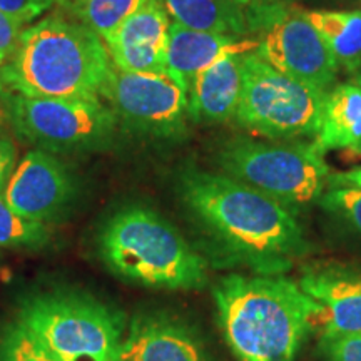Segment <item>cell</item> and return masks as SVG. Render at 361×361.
Instances as JSON below:
<instances>
[{
    "mask_svg": "<svg viewBox=\"0 0 361 361\" xmlns=\"http://www.w3.org/2000/svg\"><path fill=\"white\" fill-rule=\"evenodd\" d=\"M178 191L223 250L258 274H283L310 250L290 207L223 173L184 168Z\"/></svg>",
    "mask_w": 361,
    "mask_h": 361,
    "instance_id": "6da1fadb",
    "label": "cell"
},
{
    "mask_svg": "<svg viewBox=\"0 0 361 361\" xmlns=\"http://www.w3.org/2000/svg\"><path fill=\"white\" fill-rule=\"evenodd\" d=\"M114 72L106 44L72 13H51L19 35L0 67V94L102 99Z\"/></svg>",
    "mask_w": 361,
    "mask_h": 361,
    "instance_id": "7a4b0ae2",
    "label": "cell"
},
{
    "mask_svg": "<svg viewBox=\"0 0 361 361\" xmlns=\"http://www.w3.org/2000/svg\"><path fill=\"white\" fill-rule=\"evenodd\" d=\"M218 322L238 361H293L318 306L283 274H228L213 288Z\"/></svg>",
    "mask_w": 361,
    "mask_h": 361,
    "instance_id": "3957f363",
    "label": "cell"
},
{
    "mask_svg": "<svg viewBox=\"0 0 361 361\" xmlns=\"http://www.w3.org/2000/svg\"><path fill=\"white\" fill-rule=\"evenodd\" d=\"M99 256L116 276L149 288L201 290L207 264L174 224L151 207L129 204L102 226Z\"/></svg>",
    "mask_w": 361,
    "mask_h": 361,
    "instance_id": "277c9868",
    "label": "cell"
},
{
    "mask_svg": "<svg viewBox=\"0 0 361 361\" xmlns=\"http://www.w3.org/2000/svg\"><path fill=\"white\" fill-rule=\"evenodd\" d=\"M17 319L61 361H116L126 326L121 311L69 288L24 296Z\"/></svg>",
    "mask_w": 361,
    "mask_h": 361,
    "instance_id": "5b68a950",
    "label": "cell"
},
{
    "mask_svg": "<svg viewBox=\"0 0 361 361\" xmlns=\"http://www.w3.org/2000/svg\"><path fill=\"white\" fill-rule=\"evenodd\" d=\"M221 173L255 188L295 211L318 201L329 179L323 151L314 142H261L234 137L216 152Z\"/></svg>",
    "mask_w": 361,
    "mask_h": 361,
    "instance_id": "8992f818",
    "label": "cell"
},
{
    "mask_svg": "<svg viewBox=\"0 0 361 361\" xmlns=\"http://www.w3.org/2000/svg\"><path fill=\"white\" fill-rule=\"evenodd\" d=\"M8 124L24 142L51 154H85L114 141L117 119L101 99L0 94Z\"/></svg>",
    "mask_w": 361,
    "mask_h": 361,
    "instance_id": "52a82bcc",
    "label": "cell"
},
{
    "mask_svg": "<svg viewBox=\"0 0 361 361\" xmlns=\"http://www.w3.org/2000/svg\"><path fill=\"white\" fill-rule=\"evenodd\" d=\"M324 97L326 94L286 78L250 52L243 56V85L234 119L241 128L274 141L316 137Z\"/></svg>",
    "mask_w": 361,
    "mask_h": 361,
    "instance_id": "ba28073f",
    "label": "cell"
},
{
    "mask_svg": "<svg viewBox=\"0 0 361 361\" xmlns=\"http://www.w3.org/2000/svg\"><path fill=\"white\" fill-rule=\"evenodd\" d=\"M117 124L157 141L188 134V94L168 74H133L114 67L106 96Z\"/></svg>",
    "mask_w": 361,
    "mask_h": 361,
    "instance_id": "9c48e42d",
    "label": "cell"
},
{
    "mask_svg": "<svg viewBox=\"0 0 361 361\" xmlns=\"http://www.w3.org/2000/svg\"><path fill=\"white\" fill-rule=\"evenodd\" d=\"M259 37L255 52L286 78L323 94L335 87L340 66L305 12L288 7Z\"/></svg>",
    "mask_w": 361,
    "mask_h": 361,
    "instance_id": "30bf717a",
    "label": "cell"
},
{
    "mask_svg": "<svg viewBox=\"0 0 361 361\" xmlns=\"http://www.w3.org/2000/svg\"><path fill=\"white\" fill-rule=\"evenodd\" d=\"M4 197L16 213L27 219L57 223L78 202L79 180L56 154L34 149L13 168Z\"/></svg>",
    "mask_w": 361,
    "mask_h": 361,
    "instance_id": "8fae6325",
    "label": "cell"
},
{
    "mask_svg": "<svg viewBox=\"0 0 361 361\" xmlns=\"http://www.w3.org/2000/svg\"><path fill=\"white\" fill-rule=\"evenodd\" d=\"M298 284L318 306L322 338L361 331V264L319 261L305 266Z\"/></svg>",
    "mask_w": 361,
    "mask_h": 361,
    "instance_id": "7c38bea8",
    "label": "cell"
},
{
    "mask_svg": "<svg viewBox=\"0 0 361 361\" xmlns=\"http://www.w3.org/2000/svg\"><path fill=\"white\" fill-rule=\"evenodd\" d=\"M169 13L161 0H146L109 39L104 40L112 66L133 74H166Z\"/></svg>",
    "mask_w": 361,
    "mask_h": 361,
    "instance_id": "4fadbf2b",
    "label": "cell"
},
{
    "mask_svg": "<svg viewBox=\"0 0 361 361\" xmlns=\"http://www.w3.org/2000/svg\"><path fill=\"white\" fill-rule=\"evenodd\" d=\"M116 361H211L204 343L186 322L164 311L130 322Z\"/></svg>",
    "mask_w": 361,
    "mask_h": 361,
    "instance_id": "5bb4252c",
    "label": "cell"
},
{
    "mask_svg": "<svg viewBox=\"0 0 361 361\" xmlns=\"http://www.w3.org/2000/svg\"><path fill=\"white\" fill-rule=\"evenodd\" d=\"M169 17L189 29L229 37L261 35L288 6H269L259 0H161Z\"/></svg>",
    "mask_w": 361,
    "mask_h": 361,
    "instance_id": "9a60e30c",
    "label": "cell"
},
{
    "mask_svg": "<svg viewBox=\"0 0 361 361\" xmlns=\"http://www.w3.org/2000/svg\"><path fill=\"white\" fill-rule=\"evenodd\" d=\"M258 45L259 40L189 29L173 20L166 47V74L189 94L194 80L207 67L233 54L255 52Z\"/></svg>",
    "mask_w": 361,
    "mask_h": 361,
    "instance_id": "2e32d148",
    "label": "cell"
},
{
    "mask_svg": "<svg viewBox=\"0 0 361 361\" xmlns=\"http://www.w3.org/2000/svg\"><path fill=\"white\" fill-rule=\"evenodd\" d=\"M243 56L233 54L202 71L188 94V117L196 124L234 119L243 85Z\"/></svg>",
    "mask_w": 361,
    "mask_h": 361,
    "instance_id": "e0dca14e",
    "label": "cell"
},
{
    "mask_svg": "<svg viewBox=\"0 0 361 361\" xmlns=\"http://www.w3.org/2000/svg\"><path fill=\"white\" fill-rule=\"evenodd\" d=\"M316 146L323 152L331 149H358L361 144V85L340 84L324 97L322 126Z\"/></svg>",
    "mask_w": 361,
    "mask_h": 361,
    "instance_id": "ac0fdd59",
    "label": "cell"
},
{
    "mask_svg": "<svg viewBox=\"0 0 361 361\" xmlns=\"http://www.w3.org/2000/svg\"><path fill=\"white\" fill-rule=\"evenodd\" d=\"M305 17L328 44L338 66L355 75L361 67V11H311Z\"/></svg>",
    "mask_w": 361,
    "mask_h": 361,
    "instance_id": "d6986e66",
    "label": "cell"
},
{
    "mask_svg": "<svg viewBox=\"0 0 361 361\" xmlns=\"http://www.w3.org/2000/svg\"><path fill=\"white\" fill-rule=\"evenodd\" d=\"M144 4L146 0H74L66 7L75 19L107 40Z\"/></svg>",
    "mask_w": 361,
    "mask_h": 361,
    "instance_id": "ffe728a7",
    "label": "cell"
},
{
    "mask_svg": "<svg viewBox=\"0 0 361 361\" xmlns=\"http://www.w3.org/2000/svg\"><path fill=\"white\" fill-rule=\"evenodd\" d=\"M51 243L49 226L27 219L7 204L0 192V247L8 250H42Z\"/></svg>",
    "mask_w": 361,
    "mask_h": 361,
    "instance_id": "44dd1931",
    "label": "cell"
},
{
    "mask_svg": "<svg viewBox=\"0 0 361 361\" xmlns=\"http://www.w3.org/2000/svg\"><path fill=\"white\" fill-rule=\"evenodd\" d=\"M0 361H61L19 319L0 326Z\"/></svg>",
    "mask_w": 361,
    "mask_h": 361,
    "instance_id": "7402d4cb",
    "label": "cell"
},
{
    "mask_svg": "<svg viewBox=\"0 0 361 361\" xmlns=\"http://www.w3.org/2000/svg\"><path fill=\"white\" fill-rule=\"evenodd\" d=\"M319 204L361 238V189L331 188L319 197Z\"/></svg>",
    "mask_w": 361,
    "mask_h": 361,
    "instance_id": "603a6c76",
    "label": "cell"
},
{
    "mask_svg": "<svg viewBox=\"0 0 361 361\" xmlns=\"http://www.w3.org/2000/svg\"><path fill=\"white\" fill-rule=\"evenodd\" d=\"M319 351L324 361H361V331L322 338Z\"/></svg>",
    "mask_w": 361,
    "mask_h": 361,
    "instance_id": "cb8c5ba5",
    "label": "cell"
},
{
    "mask_svg": "<svg viewBox=\"0 0 361 361\" xmlns=\"http://www.w3.org/2000/svg\"><path fill=\"white\" fill-rule=\"evenodd\" d=\"M69 0H0V11L27 25L51 8L66 7Z\"/></svg>",
    "mask_w": 361,
    "mask_h": 361,
    "instance_id": "d4e9b609",
    "label": "cell"
},
{
    "mask_svg": "<svg viewBox=\"0 0 361 361\" xmlns=\"http://www.w3.org/2000/svg\"><path fill=\"white\" fill-rule=\"evenodd\" d=\"M24 24L0 11V67L7 62L16 47Z\"/></svg>",
    "mask_w": 361,
    "mask_h": 361,
    "instance_id": "484cf974",
    "label": "cell"
},
{
    "mask_svg": "<svg viewBox=\"0 0 361 361\" xmlns=\"http://www.w3.org/2000/svg\"><path fill=\"white\" fill-rule=\"evenodd\" d=\"M13 168H16V147L7 137L0 135V192L6 189Z\"/></svg>",
    "mask_w": 361,
    "mask_h": 361,
    "instance_id": "4316f807",
    "label": "cell"
},
{
    "mask_svg": "<svg viewBox=\"0 0 361 361\" xmlns=\"http://www.w3.org/2000/svg\"><path fill=\"white\" fill-rule=\"evenodd\" d=\"M328 183L333 188H356L361 189V168H355L340 174H329Z\"/></svg>",
    "mask_w": 361,
    "mask_h": 361,
    "instance_id": "83f0119b",
    "label": "cell"
},
{
    "mask_svg": "<svg viewBox=\"0 0 361 361\" xmlns=\"http://www.w3.org/2000/svg\"><path fill=\"white\" fill-rule=\"evenodd\" d=\"M8 123V117H7V112H6V107H4L2 101H0V133H2L4 129H6V126Z\"/></svg>",
    "mask_w": 361,
    "mask_h": 361,
    "instance_id": "f1b7e54d",
    "label": "cell"
},
{
    "mask_svg": "<svg viewBox=\"0 0 361 361\" xmlns=\"http://www.w3.org/2000/svg\"><path fill=\"white\" fill-rule=\"evenodd\" d=\"M259 2L269 4V6H288V4L295 2V0H259Z\"/></svg>",
    "mask_w": 361,
    "mask_h": 361,
    "instance_id": "f546056e",
    "label": "cell"
},
{
    "mask_svg": "<svg viewBox=\"0 0 361 361\" xmlns=\"http://www.w3.org/2000/svg\"><path fill=\"white\" fill-rule=\"evenodd\" d=\"M355 84L361 85V67H360V71L355 74Z\"/></svg>",
    "mask_w": 361,
    "mask_h": 361,
    "instance_id": "4dcf8cb0",
    "label": "cell"
},
{
    "mask_svg": "<svg viewBox=\"0 0 361 361\" xmlns=\"http://www.w3.org/2000/svg\"><path fill=\"white\" fill-rule=\"evenodd\" d=\"M356 151H360V152H361V144H360V147H358V149H356Z\"/></svg>",
    "mask_w": 361,
    "mask_h": 361,
    "instance_id": "1f68e13d",
    "label": "cell"
}]
</instances>
